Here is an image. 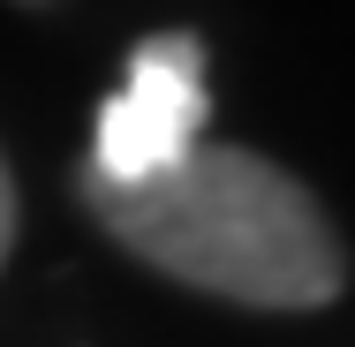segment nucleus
Returning <instances> with one entry per match:
<instances>
[{"mask_svg":"<svg viewBox=\"0 0 355 347\" xmlns=\"http://www.w3.org/2000/svg\"><path fill=\"white\" fill-rule=\"evenodd\" d=\"M83 204L144 265L250 310H318L348 279L340 234L325 226L318 197L257 151L197 143L174 174H151V181L83 174Z\"/></svg>","mask_w":355,"mask_h":347,"instance_id":"nucleus-1","label":"nucleus"},{"mask_svg":"<svg viewBox=\"0 0 355 347\" xmlns=\"http://www.w3.org/2000/svg\"><path fill=\"white\" fill-rule=\"evenodd\" d=\"M205 143V46L189 30H159L129 53V75L98 106L91 181H151L174 174Z\"/></svg>","mask_w":355,"mask_h":347,"instance_id":"nucleus-2","label":"nucleus"},{"mask_svg":"<svg viewBox=\"0 0 355 347\" xmlns=\"http://www.w3.org/2000/svg\"><path fill=\"white\" fill-rule=\"evenodd\" d=\"M8 242H15V181H8V159H0V265H8Z\"/></svg>","mask_w":355,"mask_h":347,"instance_id":"nucleus-3","label":"nucleus"}]
</instances>
